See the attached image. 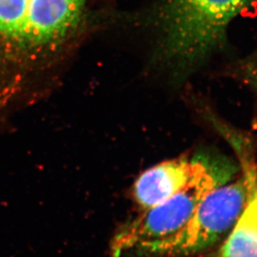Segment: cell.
<instances>
[{"label":"cell","instance_id":"4","mask_svg":"<svg viewBox=\"0 0 257 257\" xmlns=\"http://www.w3.org/2000/svg\"><path fill=\"white\" fill-rule=\"evenodd\" d=\"M248 193L245 177L215 189L205 196L185 226L157 245L150 255L185 256L215 245L235 225L245 206Z\"/></svg>","mask_w":257,"mask_h":257},{"label":"cell","instance_id":"5","mask_svg":"<svg viewBox=\"0 0 257 257\" xmlns=\"http://www.w3.org/2000/svg\"><path fill=\"white\" fill-rule=\"evenodd\" d=\"M215 161L201 156L193 160L167 161L149 169L135 184L136 201L145 210L165 202L190 186Z\"/></svg>","mask_w":257,"mask_h":257},{"label":"cell","instance_id":"3","mask_svg":"<svg viewBox=\"0 0 257 257\" xmlns=\"http://www.w3.org/2000/svg\"><path fill=\"white\" fill-rule=\"evenodd\" d=\"M86 0H0V43L35 50L62 40Z\"/></svg>","mask_w":257,"mask_h":257},{"label":"cell","instance_id":"7","mask_svg":"<svg viewBox=\"0 0 257 257\" xmlns=\"http://www.w3.org/2000/svg\"><path fill=\"white\" fill-rule=\"evenodd\" d=\"M252 77L254 81H255V84L257 87V60L255 64V67L253 68Z\"/></svg>","mask_w":257,"mask_h":257},{"label":"cell","instance_id":"1","mask_svg":"<svg viewBox=\"0 0 257 257\" xmlns=\"http://www.w3.org/2000/svg\"><path fill=\"white\" fill-rule=\"evenodd\" d=\"M235 167L227 161H216L205 173L183 191L145 212L119 230L112 241V254L150 255L161 243L180 231L188 222L205 196L228 183Z\"/></svg>","mask_w":257,"mask_h":257},{"label":"cell","instance_id":"6","mask_svg":"<svg viewBox=\"0 0 257 257\" xmlns=\"http://www.w3.org/2000/svg\"><path fill=\"white\" fill-rule=\"evenodd\" d=\"M247 200L220 250V257H257V180L255 171L245 164Z\"/></svg>","mask_w":257,"mask_h":257},{"label":"cell","instance_id":"2","mask_svg":"<svg viewBox=\"0 0 257 257\" xmlns=\"http://www.w3.org/2000/svg\"><path fill=\"white\" fill-rule=\"evenodd\" d=\"M256 0H169L166 19L174 55L200 61L221 44L228 25Z\"/></svg>","mask_w":257,"mask_h":257}]
</instances>
